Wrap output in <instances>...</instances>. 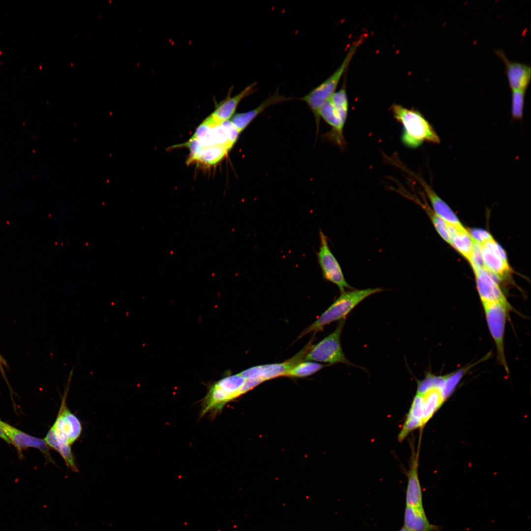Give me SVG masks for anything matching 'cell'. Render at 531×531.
Returning a JSON list of instances; mask_svg holds the SVG:
<instances>
[{"instance_id":"cell-25","label":"cell","mask_w":531,"mask_h":531,"mask_svg":"<svg viewBox=\"0 0 531 531\" xmlns=\"http://www.w3.org/2000/svg\"><path fill=\"white\" fill-rule=\"evenodd\" d=\"M329 100L340 115L347 120L349 103L345 89L341 88L335 91Z\"/></svg>"},{"instance_id":"cell-18","label":"cell","mask_w":531,"mask_h":531,"mask_svg":"<svg viewBox=\"0 0 531 531\" xmlns=\"http://www.w3.org/2000/svg\"><path fill=\"white\" fill-rule=\"evenodd\" d=\"M291 100H292L291 98L286 97L281 95L277 89L271 96L266 99L259 106L247 112L234 115L230 121L241 132L259 114L268 107Z\"/></svg>"},{"instance_id":"cell-2","label":"cell","mask_w":531,"mask_h":531,"mask_svg":"<svg viewBox=\"0 0 531 531\" xmlns=\"http://www.w3.org/2000/svg\"><path fill=\"white\" fill-rule=\"evenodd\" d=\"M391 110L394 118L403 126L402 143L415 148L424 142L439 144L440 139L433 126L418 111L394 104Z\"/></svg>"},{"instance_id":"cell-24","label":"cell","mask_w":531,"mask_h":531,"mask_svg":"<svg viewBox=\"0 0 531 531\" xmlns=\"http://www.w3.org/2000/svg\"><path fill=\"white\" fill-rule=\"evenodd\" d=\"M326 365L317 362L302 361L290 370L284 376L302 378L305 377L319 371Z\"/></svg>"},{"instance_id":"cell-3","label":"cell","mask_w":531,"mask_h":531,"mask_svg":"<svg viewBox=\"0 0 531 531\" xmlns=\"http://www.w3.org/2000/svg\"><path fill=\"white\" fill-rule=\"evenodd\" d=\"M383 290L380 288L352 289L341 293L333 303L317 319L300 334L298 339L310 332L317 333L333 322L346 317L361 301L368 296Z\"/></svg>"},{"instance_id":"cell-12","label":"cell","mask_w":531,"mask_h":531,"mask_svg":"<svg viewBox=\"0 0 531 531\" xmlns=\"http://www.w3.org/2000/svg\"><path fill=\"white\" fill-rule=\"evenodd\" d=\"M482 304L499 303L511 306L496 280L485 268L473 270Z\"/></svg>"},{"instance_id":"cell-1","label":"cell","mask_w":531,"mask_h":531,"mask_svg":"<svg viewBox=\"0 0 531 531\" xmlns=\"http://www.w3.org/2000/svg\"><path fill=\"white\" fill-rule=\"evenodd\" d=\"M448 377L428 373L417 382L416 392L398 435L403 442L412 432L423 429L456 388Z\"/></svg>"},{"instance_id":"cell-32","label":"cell","mask_w":531,"mask_h":531,"mask_svg":"<svg viewBox=\"0 0 531 531\" xmlns=\"http://www.w3.org/2000/svg\"><path fill=\"white\" fill-rule=\"evenodd\" d=\"M399 531H409L404 526Z\"/></svg>"},{"instance_id":"cell-22","label":"cell","mask_w":531,"mask_h":531,"mask_svg":"<svg viewBox=\"0 0 531 531\" xmlns=\"http://www.w3.org/2000/svg\"><path fill=\"white\" fill-rule=\"evenodd\" d=\"M226 148L217 146L205 147L202 145L200 151L191 159L188 160V164L194 162L206 165H214L221 161L228 153Z\"/></svg>"},{"instance_id":"cell-21","label":"cell","mask_w":531,"mask_h":531,"mask_svg":"<svg viewBox=\"0 0 531 531\" xmlns=\"http://www.w3.org/2000/svg\"><path fill=\"white\" fill-rule=\"evenodd\" d=\"M68 390L67 385L59 412L62 416L65 429L68 437V444L70 445L80 436L82 427L79 419L71 412L66 406V399Z\"/></svg>"},{"instance_id":"cell-11","label":"cell","mask_w":531,"mask_h":531,"mask_svg":"<svg viewBox=\"0 0 531 531\" xmlns=\"http://www.w3.org/2000/svg\"><path fill=\"white\" fill-rule=\"evenodd\" d=\"M397 166L413 177L419 182L428 197L434 212L447 225L458 228L464 227L450 207L421 177L410 171L400 162L398 163Z\"/></svg>"},{"instance_id":"cell-30","label":"cell","mask_w":531,"mask_h":531,"mask_svg":"<svg viewBox=\"0 0 531 531\" xmlns=\"http://www.w3.org/2000/svg\"><path fill=\"white\" fill-rule=\"evenodd\" d=\"M0 438L2 439L3 440H4V441L8 443H11L10 441L8 439V438L6 437V436L4 434V433H3V432L0 426Z\"/></svg>"},{"instance_id":"cell-9","label":"cell","mask_w":531,"mask_h":531,"mask_svg":"<svg viewBox=\"0 0 531 531\" xmlns=\"http://www.w3.org/2000/svg\"><path fill=\"white\" fill-rule=\"evenodd\" d=\"M312 340H310L299 352L284 362L255 366L239 373L245 379H260L264 382L284 376L293 367L304 360L312 345Z\"/></svg>"},{"instance_id":"cell-10","label":"cell","mask_w":531,"mask_h":531,"mask_svg":"<svg viewBox=\"0 0 531 531\" xmlns=\"http://www.w3.org/2000/svg\"><path fill=\"white\" fill-rule=\"evenodd\" d=\"M485 269L498 280L506 278L511 272L505 252L493 239L481 245Z\"/></svg>"},{"instance_id":"cell-4","label":"cell","mask_w":531,"mask_h":531,"mask_svg":"<svg viewBox=\"0 0 531 531\" xmlns=\"http://www.w3.org/2000/svg\"><path fill=\"white\" fill-rule=\"evenodd\" d=\"M361 39L352 44L344 60L333 74L307 94L298 99L304 102L313 113L315 119L317 130L319 129L320 121V110L322 105L335 92L338 84L348 67L353 57L361 42Z\"/></svg>"},{"instance_id":"cell-15","label":"cell","mask_w":531,"mask_h":531,"mask_svg":"<svg viewBox=\"0 0 531 531\" xmlns=\"http://www.w3.org/2000/svg\"><path fill=\"white\" fill-rule=\"evenodd\" d=\"M496 52L505 64L507 77L511 90H526L531 78L530 66L511 61L502 50H497Z\"/></svg>"},{"instance_id":"cell-27","label":"cell","mask_w":531,"mask_h":531,"mask_svg":"<svg viewBox=\"0 0 531 531\" xmlns=\"http://www.w3.org/2000/svg\"><path fill=\"white\" fill-rule=\"evenodd\" d=\"M469 262L473 270L479 268H484L482 258L481 245L474 241L472 252Z\"/></svg>"},{"instance_id":"cell-31","label":"cell","mask_w":531,"mask_h":531,"mask_svg":"<svg viewBox=\"0 0 531 531\" xmlns=\"http://www.w3.org/2000/svg\"><path fill=\"white\" fill-rule=\"evenodd\" d=\"M2 364L5 365L6 364V362L5 361L4 359L1 357V356L0 354V369H1V372L3 373V368H2Z\"/></svg>"},{"instance_id":"cell-17","label":"cell","mask_w":531,"mask_h":531,"mask_svg":"<svg viewBox=\"0 0 531 531\" xmlns=\"http://www.w3.org/2000/svg\"><path fill=\"white\" fill-rule=\"evenodd\" d=\"M319 115L331 127V130L327 134L330 140L343 148L345 144L343 129L346 120L343 118L328 99L321 107Z\"/></svg>"},{"instance_id":"cell-29","label":"cell","mask_w":531,"mask_h":531,"mask_svg":"<svg viewBox=\"0 0 531 531\" xmlns=\"http://www.w3.org/2000/svg\"><path fill=\"white\" fill-rule=\"evenodd\" d=\"M263 382V380L260 379H245L239 389V396L251 390Z\"/></svg>"},{"instance_id":"cell-20","label":"cell","mask_w":531,"mask_h":531,"mask_svg":"<svg viewBox=\"0 0 531 531\" xmlns=\"http://www.w3.org/2000/svg\"><path fill=\"white\" fill-rule=\"evenodd\" d=\"M453 247L468 261L471 256L473 240L469 231L464 228H458L448 225Z\"/></svg>"},{"instance_id":"cell-8","label":"cell","mask_w":531,"mask_h":531,"mask_svg":"<svg viewBox=\"0 0 531 531\" xmlns=\"http://www.w3.org/2000/svg\"><path fill=\"white\" fill-rule=\"evenodd\" d=\"M319 233L320 245L317 257L324 279L336 285L341 293L346 289H354L346 281L339 262L329 248L327 236L321 230Z\"/></svg>"},{"instance_id":"cell-26","label":"cell","mask_w":531,"mask_h":531,"mask_svg":"<svg viewBox=\"0 0 531 531\" xmlns=\"http://www.w3.org/2000/svg\"><path fill=\"white\" fill-rule=\"evenodd\" d=\"M526 90H512L511 115L514 120L523 117Z\"/></svg>"},{"instance_id":"cell-6","label":"cell","mask_w":531,"mask_h":531,"mask_svg":"<svg viewBox=\"0 0 531 531\" xmlns=\"http://www.w3.org/2000/svg\"><path fill=\"white\" fill-rule=\"evenodd\" d=\"M346 319L339 321L335 330L315 345H312L306 354L305 361L323 362L333 364L352 363L347 359L343 351L340 336Z\"/></svg>"},{"instance_id":"cell-19","label":"cell","mask_w":531,"mask_h":531,"mask_svg":"<svg viewBox=\"0 0 531 531\" xmlns=\"http://www.w3.org/2000/svg\"><path fill=\"white\" fill-rule=\"evenodd\" d=\"M404 527L409 531H440L439 526L431 524L423 508L406 506Z\"/></svg>"},{"instance_id":"cell-5","label":"cell","mask_w":531,"mask_h":531,"mask_svg":"<svg viewBox=\"0 0 531 531\" xmlns=\"http://www.w3.org/2000/svg\"><path fill=\"white\" fill-rule=\"evenodd\" d=\"M245 380L238 373L225 377L212 384L202 402V416L208 413L216 414L227 403L239 397V389Z\"/></svg>"},{"instance_id":"cell-7","label":"cell","mask_w":531,"mask_h":531,"mask_svg":"<svg viewBox=\"0 0 531 531\" xmlns=\"http://www.w3.org/2000/svg\"><path fill=\"white\" fill-rule=\"evenodd\" d=\"M489 330L494 341L497 350V359L509 372L504 349V336L507 313L511 306L499 303L482 304Z\"/></svg>"},{"instance_id":"cell-23","label":"cell","mask_w":531,"mask_h":531,"mask_svg":"<svg viewBox=\"0 0 531 531\" xmlns=\"http://www.w3.org/2000/svg\"><path fill=\"white\" fill-rule=\"evenodd\" d=\"M48 445L58 451L65 461L68 468L74 472H78L70 445L60 443L57 440L52 428L44 438Z\"/></svg>"},{"instance_id":"cell-16","label":"cell","mask_w":531,"mask_h":531,"mask_svg":"<svg viewBox=\"0 0 531 531\" xmlns=\"http://www.w3.org/2000/svg\"><path fill=\"white\" fill-rule=\"evenodd\" d=\"M256 82L248 85L237 94L231 96L230 90L227 96L217 104L214 112L210 115L217 122L229 120L234 116L235 111L242 100L256 91Z\"/></svg>"},{"instance_id":"cell-28","label":"cell","mask_w":531,"mask_h":531,"mask_svg":"<svg viewBox=\"0 0 531 531\" xmlns=\"http://www.w3.org/2000/svg\"><path fill=\"white\" fill-rule=\"evenodd\" d=\"M469 232L473 241L480 245L494 239L489 233L481 229H472Z\"/></svg>"},{"instance_id":"cell-13","label":"cell","mask_w":531,"mask_h":531,"mask_svg":"<svg viewBox=\"0 0 531 531\" xmlns=\"http://www.w3.org/2000/svg\"><path fill=\"white\" fill-rule=\"evenodd\" d=\"M0 426L10 443L20 452L22 449L32 447L39 449L50 462L53 459L49 453V446L44 440L30 436L0 420Z\"/></svg>"},{"instance_id":"cell-14","label":"cell","mask_w":531,"mask_h":531,"mask_svg":"<svg viewBox=\"0 0 531 531\" xmlns=\"http://www.w3.org/2000/svg\"><path fill=\"white\" fill-rule=\"evenodd\" d=\"M409 467L407 472L406 506L423 508L422 493L418 475L419 449L416 452L413 444Z\"/></svg>"}]
</instances>
